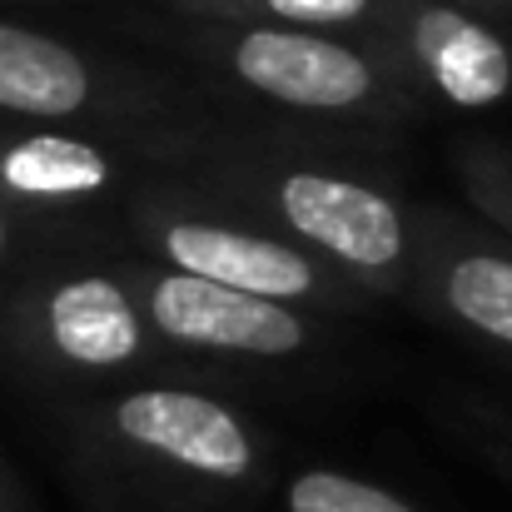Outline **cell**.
Returning a JSON list of instances; mask_svg holds the SVG:
<instances>
[{
	"mask_svg": "<svg viewBox=\"0 0 512 512\" xmlns=\"http://www.w3.org/2000/svg\"><path fill=\"white\" fill-rule=\"evenodd\" d=\"M343 130L194 120L165 135V165L314 249L373 299H408L418 264V204L334 150Z\"/></svg>",
	"mask_w": 512,
	"mask_h": 512,
	"instance_id": "obj_1",
	"label": "cell"
},
{
	"mask_svg": "<svg viewBox=\"0 0 512 512\" xmlns=\"http://www.w3.org/2000/svg\"><path fill=\"white\" fill-rule=\"evenodd\" d=\"M135 30L179 55L214 95L259 105L289 125H319L368 140L423 115L418 95L373 35L204 20L174 10L140 15Z\"/></svg>",
	"mask_w": 512,
	"mask_h": 512,
	"instance_id": "obj_2",
	"label": "cell"
},
{
	"mask_svg": "<svg viewBox=\"0 0 512 512\" xmlns=\"http://www.w3.org/2000/svg\"><path fill=\"white\" fill-rule=\"evenodd\" d=\"M75 443L105 488L160 512H214L269 478L259 423L234 398L165 373L90 393L75 413Z\"/></svg>",
	"mask_w": 512,
	"mask_h": 512,
	"instance_id": "obj_3",
	"label": "cell"
},
{
	"mask_svg": "<svg viewBox=\"0 0 512 512\" xmlns=\"http://www.w3.org/2000/svg\"><path fill=\"white\" fill-rule=\"evenodd\" d=\"M120 234L145 259H160L170 269L259 294V299H279L324 319L358 314L373 304L363 284H353L329 259L289 239L279 224L179 174L150 179L120 209Z\"/></svg>",
	"mask_w": 512,
	"mask_h": 512,
	"instance_id": "obj_4",
	"label": "cell"
},
{
	"mask_svg": "<svg viewBox=\"0 0 512 512\" xmlns=\"http://www.w3.org/2000/svg\"><path fill=\"white\" fill-rule=\"evenodd\" d=\"M0 353L30 378L105 393L160 373L170 358L130 279V264H65L25 274L0 299Z\"/></svg>",
	"mask_w": 512,
	"mask_h": 512,
	"instance_id": "obj_5",
	"label": "cell"
},
{
	"mask_svg": "<svg viewBox=\"0 0 512 512\" xmlns=\"http://www.w3.org/2000/svg\"><path fill=\"white\" fill-rule=\"evenodd\" d=\"M204 100L155 65L105 55L45 25L0 15V120L85 130H174L204 120Z\"/></svg>",
	"mask_w": 512,
	"mask_h": 512,
	"instance_id": "obj_6",
	"label": "cell"
},
{
	"mask_svg": "<svg viewBox=\"0 0 512 512\" xmlns=\"http://www.w3.org/2000/svg\"><path fill=\"white\" fill-rule=\"evenodd\" d=\"M165 135L170 130L0 120V199L25 219H70L95 209L120 214L150 179L170 174Z\"/></svg>",
	"mask_w": 512,
	"mask_h": 512,
	"instance_id": "obj_7",
	"label": "cell"
},
{
	"mask_svg": "<svg viewBox=\"0 0 512 512\" xmlns=\"http://www.w3.org/2000/svg\"><path fill=\"white\" fill-rule=\"evenodd\" d=\"M130 279L140 289V309L170 358L209 363H299L319 353L324 314L259 299L199 274L170 269L160 259H130Z\"/></svg>",
	"mask_w": 512,
	"mask_h": 512,
	"instance_id": "obj_8",
	"label": "cell"
},
{
	"mask_svg": "<svg viewBox=\"0 0 512 512\" xmlns=\"http://www.w3.org/2000/svg\"><path fill=\"white\" fill-rule=\"evenodd\" d=\"M378 50L428 110L478 115L512 95V35L483 0H383Z\"/></svg>",
	"mask_w": 512,
	"mask_h": 512,
	"instance_id": "obj_9",
	"label": "cell"
},
{
	"mask_svg": "<svg viewBox=\"0 0 512 512\" xmlns=\"http://www.w3.org/2000/svg\"><path fill=\"white\" fill-rule=\"evenodd\" d=\"M408 304L512 368V239L478 209L418 204Z\"/></svg>",
	"mask_w": 512,
	"mask_h": 512,
	"instance_id": "obj_10",
	"label": "cell"
},
{
	"mask_svg": "<svg viewBox=\"0 0 512 512\" xmlns=\"http://www.w3.org/2000/svg\"><path fill=\"white\" fill-rule=\"evenodd\" d=\"M155 10L249 20V25H299V30H353L368 35L383 0H155Z\"/></svg>",
	"mask_w": 512,
	"mask_h": 512,
	"instance_id": "obj_11",
	"label": "cell"
},
{
	"mask_svg": "<svg viewBox=\"0 0 512 512\" xmlns=\"http://www.w3.org/2000/svg\"><path fill=\"white\" fill-rule=\"evenodd\" d=\"M279 512H423L418 503H408L403 493L343 473V468H299L279 483Z\"/></svg>",
	"mask_w": 512,
	"mask_h": 512,
	"instance_id": "obj_12",
	"label": "cell"
},
{
	"mask_svg": "<svg viewBox=\"0 0 512 512\" xmlns=\"http://www.w3.org/2000/svg\"><path fill=\"white\" fill-rule=\"evenodd\" d=\"M453 174H458L468 209L493 219L512 239V145L488 140V135H468L453 150Z\"/></svg>",
	"mask_w": 512,
	"mask_h": 512,
	"instance_id": "obj_13",
	"label": "cell"
},
{
	"mask_svg": "<svg viewBox=\"0 0 512 512\" xmlns=\"http://www.w3.org/2000/svg\"><path fill=\"white\" fill-rule=\"evenodd\" d=\"M25 224H30V219L0 199V274L10 269V259H15V249H20V234H25Z\"/></svg>",
	"mask_w": 512,
	"mask_h": 512,
	"instance_id": "obj_14",
	"label": "cell"
},
{
	"mask_svg": "<svg viewBox=\"0 0 512 512\" xmlns=\"http://www.w3.org/2000/svg\"><path fill=\"white\" fill-rule=\"evenodd\" d=\"M0 512H25L15 498H10V493H5V483H0Z\"/></svg>",
	"mask_w": 512,
	"mask_h": 512,
	"instance_id": "obj_15",
	"label": "cell"
},
{
	"mask_svg": "<svg viewBox=\"0 0 512 512\" xmlns=\"http://www.w3.org/2000/svg\"><path fill=\"white\" fill-rule=\"evenodd\" d=\"M0 5H55V0H0ZM155 5V0H150Z\"/></svg>",
	"mask_w": 512,
	"mask_h": 512,
	"instance_id": "obj_16",
	"label": "cell"
},
{
	"mask_svg": "<svg viewBox=\"0 0 512 512\" xmlns=\"http://www.w3.org/2000/svg\"><path fill=\"white\" fill-rule=\"evenodd\" d=\"M483 5H493V10H503V15H512V0H483Z\"/></svg>",
	"mask_w": 512,
	"mask_h": 512,
	"instance_id": "obj_17",
	"label": "cell"
},
{
	"mask_svg": "<svg viewBox=\"0 0 512 512\" xmlns=\"http://www.w3.org/2000/svg\"><path fill=\"white\" fill-rule=\"evenodd\" d=\"M508 468H512V453H508Z\"/></svg>",
	"mask_w": 512,
	"mask_h": 512,
	"instance_id": "obj_18",
	"label": "cell"
}]
</instances>
